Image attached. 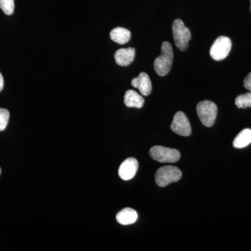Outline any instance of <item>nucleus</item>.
Returning a JSON list of instances; mask_svg holds the SVG:
<instances>
[{"label":"nucleus","instance_id":"19","mask_svg":"<svg viewBox=\"0 0 251 251\" xmlns=\"http://www.w3.org/2000/svg\"><path fill=\"white\" fill-rule=\"evenodd\" d=\"M4 77H3L2 75H1V73H0V92H1V91L3 90V88H4Z\"/></svg>","mask_w":251,"mask_h":251},{"label":"nucleus","instance_id":"15","mask_svg":"<svg viewBox=\"0 0 251 251\" xmlns=\"http://www.w3.org/2000/svg\"><path fill=\"white\" fill-rule=\"evenodd\" d=\"M235 104L238 108H251V92L238 96Z\"/></svg>","mask_w":251,"mask_h":251},{"label":"nucleus","instance_id":"12","mask_svg":"<svg viewBox=\"0 0 251 251\" xmlns=\"http://www.w3.org/2000/svg\"><path fill=\"white\" fill-rule=\"evenodd\" d=\"M125 104L128 108H143L145 100L143 97L140 96L138 92L134 90H128L126 92L125 99H124Z\"/></svg>","mask_w":251,"mask_h":251},{"label":"nucleus","instance_id":"7","mask_svg":"<svg viewBox=\"0 0 251 251\" xmlns=\"http://www.w3.org/2000/svg\"><path fill=\"white\" fill-rule=\"evenodd\" d=\"M171 127L174 133L181 136H189L191 134V124L183 112L179 111L175 114Z\"/></svg>","mask_w":251,"mask_h":251},{"label":"nucleus","instance_id":"9","mask_svg":"<svg viewBox=\"0 0 251 251\" xmlns=\"http://www.w3.org/2000/svg\"><path fill=\"white\" fill-rule=\"evenodd\" d=\"M132 86L139 90L142 95H150L152 90L151 80L146 73H140L138 77H135L131 81Z\"/></svg>","mask_w":251,"mask_h":251},{"label":"nucleus","instance_id":"3","mask_svg":"<svg viewBox=\"0 0 251 251\" xmlns=\"http://www.w3.org/2000/svg\"><path fill=\"white\" fill-rule=\"evenodd\" d=\"M196 110L198 117L204 126L211 127L214 125L218 112L217 106L214 102L210 100L200 102Z\"/></svg>","mask_w":251,"mask_h":251},{"label":"nucleus","instance_id":"1","mask_svg":"<svg viewBox=\"0 0 251 251\" xmlns=\"http://www.w3.org/2000/svg\"><path fill=\"white\" fill-rule=\"evenodd\" d=\"M173 48L171 44L168 41H164L161 46V54L156 57L153 63L155 72L160 76H165L173 66Z\"/></svg>","mask_w":251,"mask_h":251},{"label":"nucleus","instance_id":"4","mask_svg":"<svg viewBox=\"0 0 251 251\" xmlns=\"http://www.w3.org/2000/svg\"><path fill=\"white\" fill-rule=\"evenodd\" d=\"M173 34L175 45L181 51L188 49V42L191 40L190 29L186 27L181 20L176 19L173 23Z\"/></svg>","mask_w":251,"mask_h":251},{"label":"nucleus","instance_id":"5","mask_svg":"<svg viewBox=\"0 0 251 251\" xmlns=\"http://www.w3.org/2000/svg\"><path fill=\"white\" fill-rule=\"evenodd\" d=\"M150 155L153 160L160 163H176L181 156L178 150L163 146L153 147L150 150Z\"/></svg>","mask_w":251,"mask_h":251},{"label":"nucleus","instance_id":"21","mask_svg":"<svg viewBox=\"0 0 251 251\" xmlns=\"http://www.w3.org/2000/svg\"></svg>","mask_w":251,"mask_h":251},{"label":"nucleus","instance_id":"2","mask_svg":"<svg viewBox=\"0 0 251 251\" xmlns=\"http://www.w3.org/2000/svg\"><path fill=\"white\" fill-rule=\"evenodd\" d=\"M182 173L176 167L168 166L162 167L155 174V181L160 187H165L171 183L181 179Z\"/></svg>","mask_w":251,"mask_h":251},{"label":"nucleus","instance_id":"11","mask_svg":"<svg viewBox=\"0 0 251 251\" xmlns=\"http://www.w3.org/2000/svg\"><path fill=\"white\" fill-rule=\"evenodd\" d=\"M116 219L119 224L123 226H128L136 222L138 214L131 208H125L117 213Z\"/></svg>","mask_w":251,"mask_h":251},{"label":"nucleus","instance_id":"14","mask_svg":"<svg viewBox=\"0 0 251 251\" xmlns=\"http://www.w3.org/2000/svg\"><path fill=\"white\" fill-rule=\"evenodd\" d=\"M251 143V129L245 128L242 130L234 138L233 146L235 148H246Z\"/></svg>","mask_w":251,"mask_h":251},{"label":"nucleus","instance_id":"17","mask_svg":"<svg viewBox=\"0 0 251 251\" xmlns=\"http://www.w3.org/2000/svg\"><path fill=\"white\" fill-rule=\"evenodd\" d=\"M9 117V110L4 108H0V132L3 131L7 126Z\"/></svg>","mask_w":251,"mask_h":251},{"label":"nucleus","instance_id":"8","mask_svg":"<svg viewBox=\"0 0 251 251\" xmlns=\"http://www.w3.org/2000/svg\"><path fill=\"white\" fill-rule=\"evenodd\" d=\"M138 169V162L134 158H128L122 163L119 168L120 178L125 181L133 179Z\"/></svg>","mask_w":251,"mask_h":251},{"label":"nucleus","instance_id":"10","mask_svg":"<svg viewBox=\"0 0 251 251\" xmlns=\"http://www.w3.org/2000/svg\"><path fill=\"white\" fill-rule=\"evenodd\" d=\"M135 50L133 48L119 49L115 54V62L121 67H127L135 59Z\"/></svg>","mask_w":251,"mask_h":251},{"label":"nucleus","instance_id":"16","mask_svg":"<svg viewBox=\"0 0 251 251\" xmlns=\"http://www.w3.org/2000/svg\"><path fill=\"white\" fill-rule=\"evenodd\" d=\"M0 8L5 14L12 15L14 12V0H0Z\"/></svg>","mask_w":251,"mask_h":251},{"label":"nucleus","instance_id":"13","mask_svg":"<svg viewBox=\"0 0 251 251\" xmlns=\"http://www.w3.org/2000/svg\"><path fill=\"white\" fill-rule=\"evenodd\" d=\"M110 39L114 42L122 45V44H126L130 41L131 34H130V31L128 29L118 27L115 28L110 31Z\"/></svg>","mask_w":251,"mask_h":251},{"label":"nucleus","instance_id":"18","mask_svg":"<svg viewBox=\"0 0 251 251\" xmlns=\"http://www.w3.org/2000/svg\"><path fill=\"white\" fill-rule=\"evenodd\" d=\"M244 85L247 90L251 92V73L244 79Z\"/></svg>","mask_w":251,"mask_h":251},{"label":"nucleus","instance_id":"20","mask_svg":"<svg viewBox=\"0 0 251 251\" xmlns=\"http://www.w3.org/2000/svg\"><path fill=\"white\" fill-rule=\"evenodd\" d=\"M0 175H1V168H0Z\"/></svg>","mask_w":251,"mask_h":251},{"label":"nucleus","instance_id":"6","mask_svg":"<svg viewBox=\"0 0 251 251\" xmlns=\"http://www.w3.org/2000/svg\"><path fill=\"white\" fill-rule=\"evenodd\" d=\"M232 41L227 36H221L216 39L210 49V55L216 61L226 59L230 52Z\"/></svg>","mask_w":251,"mask_h":251}]
</instances>
